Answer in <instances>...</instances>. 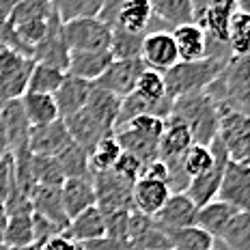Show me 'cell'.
I'll use <instances>...</instances> for the list:
<instances>
[{
    "mask_svg": "<svg viewBox=\"0 0 250 250\" xmlns=\"http://www.w3.org/2000/svg\"><path fill=\"white\" fill-rule=\"evenodd\" d=\"M52 7H54V4H52ZM69 52L71 50L65 41V35H62V22H61L59 13H56V9H52V15L48 20V30H45L43 39L33 48V61L67 71Z\"/></svg>",
    "mask_w": 250,
    "mask_h": 250,
    "instance_id": "obj_10",
    "label": "cell"
},
{
    "mask_svg": "<svg viewBox=\"0 0 250 250\" xmlns=\"http://www.w3.org/2000/svg\"><path fill=\"white\" fill-rule=\"evenodd\" d=\"M218 201L235 205L242 211H250V166L248 162H233L229 160L218 188Z\"/></svg>",
    "mask_w": 250,
    "mask_h": 250,
    "instance_id": "obj_11",
    "label": "cell"
},
{
    "mask_svg": "<svg viewBox=\"0 0 250 250\" xmlns=\"http://www.w3.org/2000/svg\"><path fill=\"white\" fill-rule=\"evenodd\" d=\"M30 205L33 211L45 216L48 220H52L54 225H59L62 231L69 225L65 209H62V201H61V188L54 186H35V190L30 192Z\"/></svg>",
    "mask_w": 250,
    "mask_h": 250,
    "instance_id": "obj_24",
    "label": "cell"
},
{
    "mask_svg": "<svg viewBox=\"0 0 250 250\" xmlns=\"http://www.w3.org/2000/svg\"><path fill=\"white\" fill-rule=\"evenodd\" d=\"M205 93L211 97L218 110H239L248 114V95H250V71L248 56H229L222 71Z\"/></svg>",
    "mask_w": 250,
    "mask_h": 250,
    "instance_id": "obj_2",
    "label": "cell"
},
{
    "mask_svg": "<svg viewBox=\"0 0 250 250\" xmlns=\"http://www.w3.org/2000/svg\"><path fill=\"white\" fill-rule=\"evenodd\" d=\"M4 225H7V213H4V207H0V244H2L4 235Z\"/></svg>",
    "mask_w": 250,
    "mask_h": 250,
    "instance_id": "obj_52",
    "label": "cell"
},
{
    "mask_svg": "<svg viewBox=\"0 0 250 250\" xmlns=\"http://www.w3.org/2000/svg\"><path fill=\"white\" fill-rule=\"evenodd\" d=\"M35 61L15 50L0 48V95L4 100H20L26 93Z\"/></svg>",
    "mask_w": 250,
    "mask_h": 250,
    "instance_id": "obj_8",
    "label": "cell"
},
{
    "mask_svg": "<svg viewBox=\"0 0 250 250\" xmlns=\"http://www.w3.org/2000/svg\"><path fill=\"white\" fill-rule=\"evenodd\" d=\"M143 69H145V62L140 59H114L108 65V69L93 84L123 100L125 95H129L134 91Z\"/></svg>",
    "mask_w": 250,
    "mask_h": 250,
    "instance_id": "obj_13",
    "label": "cell"
},
{
    "mask_svg": "<svg viewBox=\"0 0 250 250\" xmlns=\"http://www.w3.org/2000/svg\"><path fill=\"white\" fill-rule=\"evenodd\" d=\"M119 104H121V97L93 84V91L88 95L84 108L62 119L67 129H69L71 140L78 143L80 147H84L86 151H91L97 140L114 132Z\"/></svg>",
    "mask_w": 250,
    "mask_h": 250,
    "instance_id": "obj_1",
    "label": "cell"
},
{
    "mask_svg": "<svg viewBox=\"0 0 250 250\" xmlns=\"http://www.w3.org/2000/svg\"><path fill=\"white\" fill-rule=\"evenodd\" d=\"M218 138L229 160L248 162L250 158V117L239 110H218Z\"/></svg>",
    "mask_w": 250,
    "mask_h": 250,
    "instance_id": "obj_5",
    "label": "cell"
},
{
    "mask_svg": "<svg viewBox=\"0 0 250 250\" xmlns=\"http://www.w3.org/2000/svg\"><path fill=\"white\" fill-rule=\"evenodd\" d=\"M91 91H93V82L65 74V80L61 82V86L56 88V93L52 95L56 102V108H59V117L65 119V117H69V114L78 112L80 108H84Z\"/></svg>",
    "mask_w": 250,
    "mask_h": 250,
    "instance_id": "obj_19",
    "label": "cell"
},
{
    "mask_svg": "<svg viewBox=\"0 0 250 250\" xmlns=\"http://www.w3.org/2000/svg\"><path fill=\"white\" fill-rule=\"evenodd\" d=\"M35 242L33 222H30V213H18V216H7V225H4L2 244L7 248L15 246H28Z\"/></svg>",
    "mask_w": 250,
    "mask_h": 250,
    "instance_id": "obj_36",
    "label": "cell"
},
{
    "mask_svg": "<svg viewBox=\"0 0 250 250\" xmlns=\"http://www.w3.org/2000/svg\"><path fill=\"white\" fill-rule=\"evenodd\" d=\"M229 50L233 56H248L250 50V13L246 9H237L229 18Z\"/></svg>",
    "mask_w": 250,
    "mask_h": 250,
    "instance_id": "obj_33",
    "label": "cell"
},
{
    "mask_svg": "<svg viewBox=\"0 0 250 250\" xmlns=\"http://www.w3.org/2000/svg\"><path fill=\"white\" fill-rule=\"evenodd\" d=\"M168 196H170V190L164 181L145 179V177H140L136 184L132 186V207H134V211L147 213V216H155Z\"/></svg>",
    "mask_w": 250,
    "mask_h": 250,
    "instance_id": "obj_22",
    "label": "cell"
},
{
    "mask_svg": "<svg viewBox=\"0 0 250 250\" xmlns=\"http://www.w3.org/2000/svg\"><path fill=\"white\" fill-rule=\"evenodd\" d=\"M114 138H117L121 151H127V153L136 155V158L143 162V166L151 162V160L160 158V138L147 136V134L138 132V129L129 127V125H123V127L114 129Z\"/></svg>",
    "mask_w": 250,
    "mask_h": 250,
    "instance_id": "obj_23",
    "label": "cell"
},
{
    "mask_svg": "<svg viewBox=\"0 0 250 250\" xmlns=\"http://www.w3.org/2000/svg\"><path fill=\"white\" fill-rule=\"evenodd\" d=\"M65 235H69L74 242H91V239L104 237L106 235V227H104V213L97 209L95 205L88 209L80 211L78 216H74L67 225Z\"/></svg>",
    "mask_w": 250,
    "mask_h": 250,
    "instance_id": "obj_26",
    "label": "cell"
},
{
    "mask_svg": "<svg viewBox=\"0 0 250 250\" xmlns=\"http://www.w3.org/2000/svg\"><path fill=\"white\" fill-rule=\"evenodd\" d=\"M164 233L168 237L173 250H211L213 246V237L205 229L196 225L184 227V229H166Z\"/></svg>",
    "mask_w": 250,
    "mask_h": 250,
    "instance_id": "obj_30",
    "label": "cell"
},
{
    "mask_svg": "<svg viewBox=\"0 0 250 250\" xmlns=\"http://www.w3.org/2000/svg\"><path fill=\"white\" fill-rule=\"evenodd\" d=\"M209 147L213 153V166L207 173H203L201 177L190 179V184H188V188L184 190V194L194 203L196 207H203L205 203L216 199L218 188H220V181H222V173H225V166L229 162V153H227V149L222 147L218 136L211 140Z\"/></svg>",
    "mask_w": 250,
    "mask_h": 250,
    "instance_id": "obj_9",
    "label": "cell"
},
{
    "mask_svg": "<svg viewBox=\"0 0 250 250\" xmlns=\"http://www.w3.org/2000/svg\"><path fill=\"white\" fill-rule=\"evenodd\" d=\"M153 15L166 26L175 28L179 24L194 22V9L192 0H149Z\"/></svg>",
    "mask_w": 250,
    "mask_h": 250,
    "instance_id": "obj_29",
    "label": "cell"
},
{
    "mask_svg": "<svg viewBox=\"0 0 250 250\" xmlns=\"http://www.w3.org/2000/svg\"><path fill=\"white\" fill-rule=\"evenodd\" d=\"M61 201L67 218H74L80 211L95 205V188H93V177H76V179H65L61 186Z\"/></svg>",
    "mask_w": 250,
    "mask_h": 250,
    "instance_id": "obj_20",
    "label": "cell"
},
{
    "mask_svg": "<svg viewBox=\"0 0 250 250\" xmlns=\"http://www.w3.org/2000/svg\"><path fill=\"white\" fill-rule=\"evenodd\" d=\"M112 173L117 177H121L127 184H136L143 175V162L136 158V155L127 153V151H121V155L117 158V162L112 164Z\"/></svg>",
    "mask_w": 250,
    "mask_h": 250,
    "instance_id": "obj_42",
    "label": "cell"
},
{
    "mask_svg": "<svg viewBox=\"0 0 250 250\" xmlns=\"http://www.w3.org/2000/svg\"><path fill=\"white\" fill-rule=\"evenodd\" d=\"M127 220H129V211H108V213H104L106 235L114 237V239H127Z\"/></svg>",
    "mask_w": 250,
    "mask_h": 250,
    "instance_id": "obj_43",
    "label": "cell"
},
{
    "mask_svg": "<svg viewBox=\"0 0 250 250\" xmlns=\"http://www.w3.org/2000/svg\"><path fill=\"white\" fill-rule=\"evenodd\" d=\"M229 59H213V56H203L196 61H179L170 67L168 71H164V84L166 93L170 97H181V95H190V93H199L205 91L209 86V82H213L218 78V74L222 71L225 62Z\"/></svg>",
    "mask_w": 250,
    "mask_h": 250,
    "instance_id": "obj_4",
    "label": "cell"
},
{
    "mask_svg": "<svg viewBox=\"0 0 250 250\" xmlns=\"http://www.w3.org/2000/svg\"><path fill=\"white\" fill-rule=\"evenodd\" d=\"M239 2H242V7H244V9H246V0H239Z\"/></svg>",
    "mask_w": 250,
    "mask_h": 250,
    "instance_id": "obj_55",
    "label": "cell"
},
{
    "mask_svg": "<svg viewBox=\"0 0 250 250\" xmlns=\"http://www.w3.org/2000/svg\"><path fill=\"white\" fill-rule=\"evenodd\" d=\"M4 102H7V100H4V97H2V95H0V110H2V106H4Z\"/></svg>",
    "mask_w": 250,
    "mask_h": 250,
    "instance_id": "obj_54",
    "label": "cell"
},
{
    "mask_svg": "<svg viewBox=\"0 0 250 250\" xmlns=\"http://www.w3.org/2000/svg\"><path fill=\"white\" fill-rule=\"evenodd\" d=\"M74 143L69 136V129L62 119H56L45 125H30L28 132V151L33 155H59Z\"/></svg>",
    "mask_w": 250,
    "mask_h": 250,
    "instance_id": "obj_15",
    "label": "cell"
},
{
    "mask_svg": "<svg viewBox=\"0 0 250 250\" xmlns=\"http://www.w3.org/2000/svg\"><path fill=\"white\" fill-rule=\"evenodd\" d=\"M30 222H33L35 242L41 244V246H43V242H48L52 235H59V233H62V229L59 225H54L52 220H48V218L41 216V213H37V211L30 213Z\"/></svg>",
    "mask_w": 250,
    "mask_h": 250,
    "instance_id": "obj_44",
    "label": "cell"
},
{
    "mask_svg": "<svg viewBox=\"0 0 250 250\" xmlns=\"http://www.w3.org/2000/svg\"><path fill=\"white\" fill-rule=\"evenodd\" d=\"M0 121L4 127V136H7V147L9 153H15L20 149L28 147V132L30 123L22 110L20 100H7L0 110Z\"/></svg>",
    "mask_w": 250,
    "mask_h": 250,
    "instance_id": "obj_18",
    "label": "cell"
},
{
    "mask_svg": "<svg viewBox=\"0 0 250 250\" xmlns=\"http://www.w3.org/2000/svg\"><path fill=\"white\" fill-rule=\"evenodd\" d=\"M62 35L69 50L102 52L110 48V26L100 18H74L62 22Z\"/></svg>",
    "mask_w": 250,
    "mask_h": 250,
    "instance_id": "obj_6",
    "label": "cell"
},
{
    "mask_svg": "<svg viewBox=\"0 0 250 250\" xmlns=\"http://www.w3.org/2000/svg\"><path fill=\"white\" fill-rule=\"evenodd\" d=\"M205 7L213 9V11H220L225 15H233L237 9H244L239 0H205Z\"/></svg>",
    "mask_w": 250,
    "mask_h": 250,
    "instance_id": "obj_49",
    "label": "cell"
},
{
    "mask_svg": "<svg viewBox=\"0 0 250 250\" xmlns=\"http://www.w3.org/2000/svg\"><path fill=\"white\" fill-rule=\"evenodd\" d=\"M192 145L190 129L184 121H179L177 117L168 114L164 119V132L160 136V160H164L166 166L179 164L188 147Z\"/></svg>",
    "mask_w": 250,
    "mask_h": 250,
    "instance_id": "obj_16",
    "label": "cell"
},
{
    "mask_svg": "<svg viewBox=\"0 0 250 250\" xmlns=\"http://www.w3.org/2000/svg\"><path fill=\"white\" fill-rule=\"evenodd\" d=\"M11 155H4L0 158V207H4V199H7V192H9V184H11Z\"/></svg>",
    "mask_w": 250,
    "mask_h": 250,
    "instance_id": "obj_47",
    "label": "cell"
},
{
    "mask_svg": "<svg viewBox=\"0 0 250 250\" xmlns=\"http://www.w3.org/2000/svg\"><path fill=\"white\" fill-rule=\"evenodd\" d=\"M134 93H136L138 97H143L145 102H149V104H162V102L173 100V97L166 93L164 76L160 74V71L147 69V67H145L143 74L138 76L136 86H134Z\"/></svg>",
    "mask_w": 250,
    "mask_h": 250,
    "instance_id": "obj_35",
    "label": "cell"
},
{
    "mask_svg": "<svg viewBox=\"0 0 250 250\" xmlns=\"http://www.w3.org/2000/svg\"><path fill=\"white\" fill-rule=\"evenodd\" d=\"M67 71L56 69L50 65H41L35 62L33 71H30L28 84H26V93H45V95H54L56 88L61 86V82L65 80Z\"/></svg>",
    "mask_w": 250,
    "mask_h": 250,
    "instance_id": "obj_34",
    "label": "cell"
},
{
    "mask_svg": "<svg viewBox=\"0 0 250 250\" xmlns=\"http://www.w3.org/2000/svg\"><path fill=\"white\" fill-rule=\"evenodd\" d=\"M170 114L188 125L192 143L211 145L218 136V108L205 91L175 97Z\"/></svg>",
    "mask_w": 250,
    "mask_h": 250,
    "instance_id": "obj_3",
    "label": "cell"
},
{
    "mask_svg": "<svg viewBox=\"0 0 250 250\" xmlns=\"http://www.w3.org/2000/svg\"><path fill=\"white\" fill-rule=\"evenodd\" d=\"M121 155V147H119L114 132L97 140L95 147L88 151V164H91V173L97 170H110L112 164L117 162V158Z\"/></svg>",
    "mask_w": 250,
    "mask_h": 250,
    "instance_id": "obj_37",
    "label": "cell"
},
{
    "mask_svg": "<svg viewBox=\"0 0 250 250\" xmlns=\"http://www.w3.org/2000/svg\"><path fill=\"white\" fill-rule=\"evenodd\" d=\"M170 35H173V39H175L179 61H196V59L205 56L207 37L194 22L175 26V28L170 30Z\"/></svg>",
    "mask_w": 250,
    "mask_h": 250,
    "instance_id": "obj_25",
    "label": "cell"
},
{
    "mask_svg": "<svg viewBox=\"0 0 250 250\" xmlns=\"http://www.w3.org/2000/svg\"><path fill=\"white\" fill-rule=\"evenodd\" d=\"M196 211H199V207L188 199L184 192H170V196L158 209L153 220L158 222L164 231L166 229H184V227L194 225Z\"/></svg>",
    "mask_w": 250,
    "mask_h": 250,
    "instance_id": "obj_17",
    "label": "cell"
},
{
    "mask_svg": "<svg viewBox=\"0 0 250 250\" xmlns=\"http://www.w3.org/2000/svg\"><path fill=\"white\" fill-rule=\"evenodd\" d=\"M9 153V147H7V136H4V127H2V121H0V158Z\"/></svg>",
    "mask_w": 250,
    "mask_h": 250,
    "instance_id": "obj_51",
    "label": "cell"
},
{
    "mask_svg": "<svg viewBox=\"0 0 250 250\" xmlns=\"http://www.w3.org/2000/svg\"><path fill=\"white\" fill-rule=\"evenodd\" d=\"M213 239L222 242L229 250H250V213L237 211Z\"/></svg>",
    "mask_w": 250,
    "mask_h": 250,
    "instance_id": "obj_31",
    "label": "cell"
},
{
    "mask_svg": "<svg viewBox=\"0 0 250 250\" xmlns=\"http://www.w3.org/2000/svg\"><path fill=\"white\" fill-rule=\"evenodd\" d=\"M127 242L136 250H173L166 233L153 220V216L140 211H129Z\"/></svg>",
    "mask_w": 250,
    "mask_h": 250,
    "instance_id": "obj_14",
    "label": "cell"
},
{
    "mask_svg": "<svg viewBox=\"0 0 250 250\" xmlns=\"http://www.w3.org/2000/svg\"><path fill=\"white\" fill-rule=\"evenodd\" d=\"M132 186L117 177L112 170H97L93 173L95 188V207L102 213L108 211H134L132 207Z\"/></svg>",
    "mask_w": 250,
    "mask_h": 250,
    "instance_id": "obj_7",
    "label": "cell"
},
{
    "mask_svg": "<svg viewBox=\"0 0 250 250\" xmlns=\"http://www.w3.org/2000/svg\"><path fill=\"white\" fill-rule=\"evenodd\" d=\"M237 211H242V209H237V207L231 205V203L213 199L209 203H205L203 207H199L194 225L201 227V229H205L211 237H218V235H220V231L225 229V225L231 220L233 216H235Z\"/></svg>",
    "mask_w": 250,
    "mask_h": 250,
    "instance_id": "obj_27",
    "label": "cell"
},
{
    "mask_svg": "<svg viewBox=\"0 0 250 250\" xmlns=\"http://www.w3.org/2000/svg\"><path fill=\"white\" fill-rule=\"evenodd\" d=\"M211 166H213V153H211L209 145L192 143L184 153V158H181V168H184V173L190 177V179L201 177L203 173H207Z\"/></svg>",
    "mask_w": 250,
    "mask_h": 250,
    "instance_id": "obj_38",
    "label": "cell"
},
{
    "mask_svg": "<svg viewBox=\"0 0 250 250\" xmlns=\"http://www.w3.org/2000/svg\"><path fill=\"white\" fill-rule=\"evenodd\" d=\"M7 250H43V246L33 242V244H28V246H15V248H7Z\"/></svg>",
    "mask_w": 250,
    "mask_h": 250,
    "instance_id": "obj_53",
    "label": "cell"
},
{
    "mask_svg": "<svg viewBox=\"0 0 250 250\" xmlns=\"http://www.w3.org/2000/svg\"><path fill=\"white\" fill-rule=\"evenodd\" d=\"M110 54L112 59H140V48H143L145 35L127 33L121 28H110Z\"/></svg>",
    "mask_w": 250,
    "mask_h": 250,
    "instance_id": "obj_41",
    "label": "cell"
},
{
    "mask_svg": "<svg viewBox=\"0 0 250 250\" xmlns=\"http://www.w3.org/2000/svg\"><path fill=\"white\" fill-rule=\"evenodd\" d=\"M145 179H155V181H168V166H166L164 160H151V162H147L143 166V175Z\"/></svg>",
    "mask_w": 250,
    "mask_h": 250,
    "instance_id": "obj_46",
    "label": "cell"
},
{
    "mask_svg": "<svg viewBox=\"0 0 250 250\" xmlns=\"http://www.w3.org/2000/svg\"><path fill=\"white\" fill-rule=\"evenodd\" d=\"M43 250H84L80 242H74L69 235L59 233V235H52L48 242H43Z\"/></svg>",
    "mask_w": 250,
    "mask_h": 250,
    "instance_id": "obj_48",
    "label": "cell"
},
{
    "mask_svg": "<svg viewBox=\"0 0 250 250\" xmlns=\"http://www.w3.org/2000/svg\"><path fill=\"white\" fill-rule=\"evenodd\" d=\"M30 170H33V179L37 186H54L61 188L65 177L54 155H33L30 160Z\"/></svg>",
    "mask_w": 250,
    "mask_h": 250,
    "instance_id": "obj_40",
    "label": "cell"
},
{
    "mask_svg": "<svg viewBox=\"0 0 250 250\" xmlns=\"http://www.w3.org/2000/svg\"><path fill=\"white\" fill-rule=\"evenodd\" d=\"M84 250H136L127 239H114V237H97L91 242H80Z\"/></svg>",
    "mask_w": 250,
    "mask_h": 250,
    "instance_id": "obj_45",
    "label": "cell"
},
{
    "mask_svg": "<svg viewBox=\"0 0 250 250\" xmlns=\"http://www.w3.org/2000/svg\"><path fill=\"white\" fill-rule=\"evenodd\" d=\"M18 2V0H0V20H7L9 13H11L13 4Z\"/></svg>",
    "mask_w": 250,
    "mask_h": 250,
    "instance_id": "obj_50",
    "label": "cell"
},
{
    "mask_svg": "<svg viewBox=\"0 0 250 250\" xmlns=\"http://www.w3.org/2000/svg\"><path fill=\"white\" fill-rule=\"evenodd\" d=\"M140 61L145 62L147 69L153 71H168L175 62H179V54H177L175 39L170 30H151L145 35L143 48H140Z\"/></svg>",
    "mask_w": 250,
    "mask_h": 250,
    "instance_id": "obj_12",
    "label": "cell"
},
{
    "mask_svg": "<svg viewBox=\"0 0 250 250\" xmlns=\"http://www.w3.org/2000/svg\"><path fill=\"white\" fill-rule=\"evenodd\" d=\"M20 104H22V110L30 125H45L61 119L54 97L45 95V93H24L20 97Z\"/></svg>",
    "mask_w": 250,
    "mask_h": 250,
    "instance_id": "obj_28",
    "label": "cell"
},
{
    "mask_svg": "<svg viewBox=\"0 0 250 250\" xmlns=\"http://www.w3.org/2000/svg\"><path fill=\"white\" fill-rule=\"evenodd\" d=\"M114 59L110 50L102 52H84V50H71L69 52V62H67V74L82 78V80L95 82L104 71L108 69Z\"/></svg>",
    "mask_w": 250,
    "mask_h": 250,
    "instance_id": "obj_21",
    "label": "cell"
},
{
    "mask_svg": "<svg viewBox=\"0 0 250 250\" xmlns=\"http://www.w3.org/2000/svg\"><path fill=\"white\" fill-rule=\"evenodd\" d=\"M106 2L108 0H52L61 22L74 18H97Z\"/></svg>",
    "mask_w": 250,
    "mask_h": 250,
    "instance_id": "obj_39",
    "label": "cell"
},
{
    "mask_svg": "<svg viewBox=\"0 0 250 250\" xmlns=\"http://www.w3.org/2000/svg\"><path fill=\"white\" fill-rule=\"evenodd\" d=\"M62 177L65 179H76V177H93L91 173V164H88V151L84 147H80L78 143H71L67 149H62L56 155Z\"/></svg>",
    "mask_w": 250,
    "mask_h": 250,
    "instance_id": "obj_32",
    "label": "cell"
}]
</instances>
